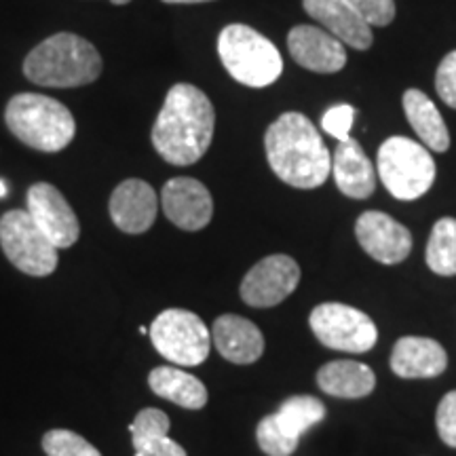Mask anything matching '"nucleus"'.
<instances>
[{
  "label": "nucleus",
  "mask_w": 456,
  "mask_h": 456,
  "mask_svg": "<svg viewBox=\"0 0 456 456\" xmlns=\"http://www.w3.org/2000/svg\"><path fill=\"white\" fill-rule=\"evenodd\" d=\"M161 208L171 224L182 231H201L212 222L214 199L205 184L195 178H174L165 182Z\"/></svg>",
  "instance_id": "4468645a"
},
{
  "label": "nucleus",
  "mask_w": 456,
  "mask_h": 456,
  "mask_svg": "<svg viewBox=\"0 0 456 456\" xmlns=\"http://www.w3.org/2000/svg\"><path fill=\"white\" fill-rule=\"evenodd\" d=\"M155 349L175 366L195 368L208 359L212 349V332L203 319L186 309H167L151 326Z\"/></svg>",
  "instance_id": "0eeeda50"
},
{
  "label": "nucleus",
  "mask_w": 456,
  "mask_h": 456,
  "mask_svg": "<svg viewBox=\"0 0 456 456\" xmlns=\"http://www.w3.org/2000/svg\"><path fill=\"white\" fill-rule=\"evenodd\" d=\"M302 7L332 37L346 47L366 51L372 47V26L346 0H302Z\"/></svg>",
  "instance_id": "f3484780"
},
{
  "label": "nucleus",
  "mask_w": 456,
  "mask_h": 456,
  "mask_svg": "<svg viewBox=\"0 0 456 456\" xmlns=\"http://www.w3.org/2000/svg\"><path fill=\"white\" fill-rule=\"evenodd\" d=\"M218 55L226 72L245 87H269L283 72L279 49L245 24H231L220 32Z\"/></svg>",
  "instance_id": "39448f33"
},
{
  "label": "nucleus",
  "mask_w": 456,
  "mask_h": 456,
  "mask_svg": "<svg viewBox=\"0 0 456 456\" xmlns=\"http://www.w3.org/2000/svg\"><path fill=\"white\" fill-rule=\"evenodd\" d=\"M357 110L351 104H336L328 108L322 117V127L326 134L332 135L334 140L346 142L351 140V127L355 123Z\"/></svg>",
  "instance_id": "bb28decb"
},
{
  "label": "nucleus",
  "mask_w": 456,
  "mask_h": 456,
  "mask_svg": "<svg viewBox=\"0 0 456 456\" xmlns=\"http://www.w3.org/2000/svg\"><path fill=\"white\" fill-rule=\"evenodd\" d=\"M212 342L228 362L237 366L258 362L265 353V336L249 319L239 315H222L212 326Z\"/></svg>",
  "instance_id": "6ab92c4d"
},
{
  "label": "nucleus",
  "mask_w": 456,
  "mask_h": 456,
  "mask_svg": "<svg viewBox=\"0 0 456 456\" xmlns=\"http://www.w3.org/2000/svg\"><path fill=\"white\" fill-rule=\"evenodd\" d=\"M326 419V406L313 395H292L277 412L260 420L256 427V442L266 456H292L300 437Z\"/></svg>",
  "instance_id": "6e6552de"
},
{
  "label": "nucleus",
  "mask_w": 456,
  "mask_h": 456,
  "mask_svg": "<svg viewBox=\"0 0 456 456\" xmlns=\"http://www.w3.org/2000/svg\"><path fill=\"white\" fill-rule=\"evenodd\" d=\"M370 26H389L395 20L393 0H346Z\"/></svg>",
  "instance_id": "cd10ccee"
},
{
  "label": "nucleus",
  "mask_w": 456,
  "mask_h": 456,
  "mask_svg": "<svg viewBox=\"0 0 456 456\" xmlns=\"http://www.w3.org/2000/svg\"><path fill=\"white\" fill-rule=\"evenodd\" d=\"M288 49L296 64L311 72L334 74L346 64L345 45L317 26L292 28L288 34Z\"/></svg>",
  "instance_id": "2eb2a0df"
},
{
  "label": "nucleus",
  "mask_w": 456,
  "mask_h": 456,
  "mask_svg": "<svg viewBox=\"0 0 456 456\" xmlns=\"http://www.w3.org/2000/svg\"><path fill=\"white\" fill-rule=\"evenodd\" d=\"M355 237L363 252L380 265H399L412 252V235L408 228L383 212L359 216Z\"/></svg>",
  "instance_id": "ddd939ff"
},
{
  "label": "nucleus",
  "mask_w": 456,
  "mask_h": 456,
  "mask_svg": "<svg viewBox=\"0 0 456 456\" xmlns=\"http://www.w3.org/2000/svg\"><path fill=\"white\" fill-rule=\"evenodd\" d=\"M266 161L288 186L311 191L332 174V152L315 125L300 112H283L265 134Z\"/></svg>",
  "instance_id": "f03ea898"
},
{
  "label": "nucleus",
  "mask_w": 456,
  "mask_h": 456,
  "mask_svg": "<svg viewBox=\"0 0 456 456\" xmlns=\"http://www.w3.org/2000/svg\"><path fill=\"white\" fill-rule=\"evenodd\" d=\"M135 456H188L186 450L178 442L169 440V436L159 437V440L146 444L144 448L135 450Z\"/></svg>",
  "instance_id": "7c9ffc66"
},
{
  "label": "nucleus",
  "mask_w": 456,
  "mask_h": 456,
  "mask_svg": "<svg viewBox=\"0 0 456 456\" xmlns=\"http://www.w3.org/2000/svg\"><path fill=\"white\" fill-rule=\"evenodd\" d=\"M300 266L298 262L285 254H273L254 265L243 277L241 298L245 305L256 309L277 306L298 288Z\"/></svg>",
  "instance_id": "9b49d317"
},
{
  "label": "nucleus",
  "mask_w": 456,
  "mask_h": 456,
  "mask_svg": "<svg viewBox=\"0 0 456 456\" xmlns=\"http://www.w3.org/2000/svg\"><path fill=\"white\" fill-rule=\"evenodd\" d=\"M0 245L15 269L47 277L57 269V248L34 224L26 209H11L0 218Z\"/></svg>",
  "instance_id": "1a4fd4ad"
},
{
  "label": "nucleus",
  "mask_w": 456,
  "mask_h": 456,
  "mask_svg": "<svg viewBox=\"0 0 456 456\" xmlns=\"http://www.w3.org/2000/svg\"><path fill=\"white\" fill-rule=\"evenodd\" d=\"M148 385L155 395L167 399L186 410H201L208 403V389L197 376L174 366H159L148 376Z\"/></svg>",
  "instance_id": "5701e85b"
},
{
  "label": "nucleus",
  "mask_w": 456,
  "mask_h": 456,
  "mask_svg": "<svg viewBox=\"0 0 456 456\" xmlns=\"http://www.w3.org/2000/svg\"><path fill=\"white\" fill-rule=\"evenodd\" d=\"M4 195H7V188H4V182L0 180V197H4Z\"/></svg>",
  "instance_id": "473e14b6"
},
{
  "label": "nucleus",
  "mask_w": 456,
  "mask_h": 456,
  "mask_svg": "<svg viewBox=\"0 0 456 456\" xmlns=\"http://www.w3.org/2000/svg\"><path fill=\"white\" fill-rule=\"evenodd\" d=\"M436 427L440 440L450 448H456V389L442 397L436 412Z\"/></svg>",
  "instance_id": "c85d7f7f"
},
{
  "label": "nucleus",
  "mask_w": 456,
  "mask_h": 456,
  "mask_svg": "<svg viewBox=\"0 0 456 456\" xmlns=\"http://www.w3.org/2000/svg\"><path fill=\"white\" fill-rule=\"evenodd\" d=\"M332 175L345 197L368 199L376 188V171L357 140L338 142L332 152Z\"/></svg>",
  "instance_id": "aec40b11"
},
{
  "label": "nucleus",
  "mask_w": 456,
  "mask_h": 456,
  "mask_svg": "<svg viewBox=\"0 0 456 456\" xmlns=\"http://www.w3.org/2000/svg\"><path fill=\"white\" fill-rule=\"evenodd\" d=\"M4 123L21 144L41 152H60L77 134L72 112L49 95L17 94L9 100Z\"/></svg>",
  "instance_id": "20e7f679"
},
{
  "label": "nucleus",
  "mask_w": 456,
  "mask_h": 456,
  "mask_svg": "<svg viewBox=\"0 0 456 456\" xmlns=\"http://www.w3.org/2000/svg\"><path fill=\"white\" fill-rule=\"evenodd\" d=\"M379 178L399 201H414L429 192L436 182V161L419 142L393 135L379 148Z\"/></svg>",
  "instance_id": "423d86ee"
},
{
  "label": "nucleus",
  "mask_w": 456,
  "mask_h": 456,
  "mask_svg": "<svg viewBox=\"0 0 456 456\" xmlns=\"http://www.w3.org/2000/svg\"><path fill=\"white\" fill-rule=\"evenodd\" d=\"M216 110L208 95L191 83L174 85L152 125V146L169 165L197 163L214 140Z\"/></svg>",
  "instance_id": "f257e3e1"
},
{
  "label": "nucleus",
  "mask_w": 456,
  "mask_h": 456,
  "mask_svg": "<svg viewBox=\"0 0 456 456\" xmlns=\"http://www.w3.org/2000/svg\"><path fill=\"white\" fill-rule=\"evenodd\" d=\"M311 330L323 346L345 353H366L379 340L372 317L342 302H323L309 317Z\"/></svg>",
  "instance_id": "9d476101"
},
{
  "label": "nucleus",
  "mask_w": 456,
  "mask_h": 456,
  "mask_svg": "<svg viewBox=\"0 0 456 456\" xmlns=\"http://www.w3.org/2000/svg\"><path fill=\"white\" fill-rule=\"evenodd\" d=\"M167 4H199V3H212V0H163Z\"/></svg>",
  "instance_id": "2f4dec72"
},
{
  "label": "nucleus",
  "mask_w": 456,
  "mask_h": 456,
  "mask_svg": "<svg viewBox=\"0 0 456 456\" xmlns=\"http://www.w3.org/2000/svg\"><path fill=\"white\" fill-rule=\"evenodd\" d=\"M112 4H127V3H131V0H110Z\"/></svg>",
  "instance_id": "72a5a7b5"
},
{
  "label": "nucleus",
  "mask_w": 456,
  "mask_h": 456,
  "mask_svg": "<svg viewBox=\"0 0 456 456\" xmlns=\"http://www.w3.org/2000/svg\"><path fill=\"white\" fill-rule=\"evenodd\" d=\"M446 368V349L425 336H403L391 351V370L399 379H436Z\"/></svg>",
  "instance_id": "a211bd4d"
},
{
  "label": "nucleus",
  "mask_w": 456,
  "mask_h": 456,
  "mask_svg": "<svg viewBox=\"0 0 456 456\" xmlns=\"http://www.w3.org/2000/svg\"><path fill=\"white\" fill-rule=\"evenodd\" d=\"M319 389L332 397L359 399L374 391L376 376L366 363L351 362V359H336L317 372Z\"/></svg>",
  "instance_id": "412c9836"
},
{
  "label": "nucleus",
  "mask_w": 456,
  "mask_h": 456,
  "mask_svg": "<svg viewBox=\"0 0 456 456\" xmlns=\"http://www.w3.org/2000/svg\"><path fill=\"white\" fill-rule=\"evenodd\" d=\"M43 450L47 456H102L94 444L70 429H51L45 433Z\"/></svg>",
  "instance_id": "a878e982"
},
{
  "label": "nucleus",
  "mask_w": 456,
  "mask_h": 456,
  "mask_svg": "<svg viewBox=\"0 0 456 456\" xmlns=\"http://www.w3.org/2000/svg\"><path fill=\"white\" fill-rule=\"evenodd\" d=\"M425 260L436 275H456V218H440L433 224Z\"/></svg>",
  "instance_id": "b1692460"
},
{
  "label": "nucleus",
  "mask_w": 456,
  "mask_h": 456,
  "mask_svg": "<svg viewBox=\"0 0 456 456\" xmlns=\"http://www.w3.org/2000/svg\"><path fill=\"white\" fill-rule=\"evenodd\" d=\"M403 112L414 134L425 148L433 152H446L450 148V134L440 110L420 89H408L403 94Z\"/></svg>",
  "instance_id": "4be33fe9"
},
{
  "label": "nucleus",
  "mask_w": 456,
  "mask_h": 456,
  "mask_svg": "<svg viewBox=\"0 0 456 456\" xmlns=\"http://www.w3.org/2000/svg\"><path fill=\"white\" fill-rule=\"evenodd\" d=\"M171 420L169 416L159 408H144L140 410L134 423L129 425L131 442H134V450L144 448L146 444L159 440V437L169 436Z\"/></svg>",
  "instance_id": "393cba45"
},
{
  "label": "nucleus",
  "mask_w": 456,
  "mask_h": 456,
  "mask_svg": "<svg viewBox=\"0 0 456 456\" xmlns=\"http://www.w3.org/2000/svg\"><path fill=\"white\" fill-rule=\"evenodd\" d=\"M26 212L32 216L34 224L41 228L43 235L57 249H68L78 241L81 224H78L77 214L53 184L38 182V184L28 188Z\"/></svg>",
  "instance_id": "f8f14e48"
},
{
  "label": "nucleus",
  "mask_w": 456,
  "mask_h": 456,
  "mask_svg": "<svg viewBox=\"0 0 456 456\" xmlns=\"http://www.w3.org/2000/svg\"><path fill=\"white\" fill-rule=\"evenodd\" d=\"M24 74L28 81L41 87H83L100 78L102 55L87 38L72 32H60L28 53Z\"/></svg>",
  "instance_id": "7ed1b4c3"
},
{
  "label": "nucleus",
  "mask_w": 456,
  "mask_h": 456,
  "mask_svg": "<svg viewBox=\"0 0 456 456\" xmlns=\"http://www.w3.org/2000/svg\"><path fill=\"white\" fill-rule=\"evenodd\" d=\"M436 91L444 104L456 110V49L444 57L436 72Z\"/></svg>",
  "instance_id": "c756f323"
},
{
  "label": "nucleus",
  "mask_w": 456,
  "mask_h": 456,
  "mask_svg": "<svg viewBox=\"0 0 456 456\" xmlns=\"http://www.w3.org/2000/svg\"><path fill=\"white\" fill-rule=\"evenodd\" d=\"M108 208H110V218L118 231L127 232V235H142V232L151 231L157 220V192L144 180H125L112 191Z\"/></svg>",
  "instance_id": "dca6fc26"
}]
</instances>
